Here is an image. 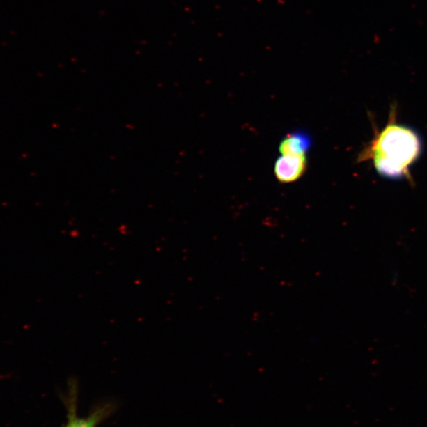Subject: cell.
<instances>
[{
  "label": "cell",
  "mask_w": 427,
  "mask_h": 427,
  "mask_svg": "<svg viewBox=\"0 0 427 427\" xmlns=\"http://www.w3.org/2000/svg\"><path fill=\"white\" fill-rule=\"evenodd\" d=\"M79 384L77 380H69L66 394L63 396L67 412V422L64 427H98L112 417L118 409L114 401L99 403L86 417H80L79 407Z\"/></svg>",
  "instance_id": "cell-2"
},
{
  "label": "cell",
  "mask_w": 427,
  "mask_h": 427,
  "mask_svg": "<svg viewBox=\"0 0 427 427\" xmlns=\"http://www.w3.org/2000/svg\"><path fill=\"white\" fill-rule=\"evenodd\" d=\"M312 139L309 134L302 132H295L286 136L279 144L281 155H306L312 147Z\"/></svg>",
  "instance_id": "cell-4"
},
{
  "label": "cell",
  "mask_w": 427,
  "mask_h": 427,
  "mask_svg": "<svg viewBox=\"0 0 427 427\" xmlns=\"http://www.w3.org/2000/svg\"><path fill=\"white\" fill-rule=\"evenodd\" d=\"M424 143L413 127L400 124L396 109L381 131L360 152L359 162L371 161L380 176L391 180L412 179L411 169L423 153Z\"/></svg>",
  "instance_id": "cell-1"
},
{
  "label": "cell",
  "mask_w": 427,
  "mask_h": 427,
  "mask_svg": "<svg viewBox=\"0 0 427 427\" xmlns=\"http://www.w3.org/2000/svg\"><path fill=\"white\" fill-rule=\"evenodd\" d=\"M308 166L306 155H281L274 164V174L279 183L289 184L300 179Z\"/></svg>",
  "instance_id": "cell-3"
}]
</instances>
